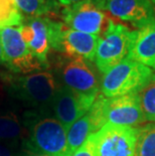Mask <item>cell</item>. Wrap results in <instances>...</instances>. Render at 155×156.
<instances>
[{
    "mask_svg": "<svg viewBox=\"0 0 155 156\" xmlns=\"http://www.w3.org/2000/svg\"><path fill=\"white\" fill-rule=\"evenodd\" d=\"M97 97L96 95L79 94L61 86L55 93L51 109L55 119H58L68 131L76 121L87 114Z\"/></svg>",
    "mask_w": 155,
    "mask_h": 156,
    "instance_id": "11",
    "label": "cell"
},
{
    "mask_svg": "<svg viewBox=\"0 0 155 156\" xmlns=\"http://www.w3.org/2000/svg\"></svg>",
    "mask_w": 155,
    "mask_h": 156,
    "instance_id": "27",
    "label": "cell"
},
{
    "mask_svg": "<svg viewBox=\"0 0 155 156\" xmlns=\"http://www.w3.org/2000/svg\"><path fill=\"white\" fill-rule=\"evenodd\" d=\"M21 14L26 17H41L55 14L58 10V0H15Z\"/></svg>",
    "mask_w": 155,
    "mask_h": 156,
    "instance_id": "17",
    "label": "cell"
},
{
    "mask_svg": "<svg viewBox=\"0 0 155 156\" xmlns=\"http://www.w3.org/2000/svg\"><path fill=\"white\" fill-rule=\"evenodd\" d=\"M4 55H3V49H2V45L1 42H0V64H4Z\"/></svg>",
    "mask_w": 155,
    "mask_h": 156,
    "instance_id": "25",
    "label": "cell"
},
{
    "mask_svg": "<svg viewBox=\"0 0 155 156\" xmlns=\"http://www.w3.org/2000/svg\"><path fill=\"white\" fill-rule=\"evenodd\" d=\"M19 149L0 143V156H18Z\"/></svg>",
    "mask_w": 155,
    "mask_h": 156,
    "instance_id": "22",
    "label": "cell"
},
{
    "mask_svg": "<svg viewBox=\"0 0 155 156\" xmlns=\"http://www.w3.org/2000/svg\"><path fill=\"white\" fill-rule=\"evenodd\" d=\"M58 83L61 86L85 95H99L101 80L93 62L62 55L57 65Z\"/></svg>",
    "mask_w": 155,
    "mask_h": 156,
    "instance_id": "4",
    "label": "cell"
},
{
    "mask_svg": "<svg viewBox=\"0 0 155 156\" xmlns=\"http://www.w3.org/2000/svg\"><path fill=\"white\" fill-rule=\"evenodd\" d=\"M152 69L131 58H124L101 80V93L106 98L138 94L149 82Z\"/></svg>",
    "mask_w": 155,
    "mask_h": 156,
    "instance_id": "3",
    "label": "cell"
},
{
    "mask_svg": "<svg viewBox=\"0 0 155 156\" xmlns=\"http://www.w3.org/2000/svg\"><path fill=\"white\" fill-rule=\"evenodd\" d=\"M136 129L134 156H155V123H148Z\"/></svg>",
    "mask_w": 155,
    "mask_h": 156,
    "instance_id": "18",
    "label": "cell"
},
{
    "mask_svg": "<svg viewBox=\"0 0 155 156\" xmlns=\"http://www.w3.org/2000/svg\"><path fill=\"white\" fill-rule=\"evenodd\" d=\"M62 19L69 28L101 36L109 20L106 0H82L65 7L62 10Z\"/></svg>",
    "mask_w": 155,
    "mask_h": 156,
    "instance_id": "6",
    "label": "cell"
},
{
    "mask_svg": "<svg viewBox=\"0 0 155 156\" xmlns=\"http://www.w3.org/2000/svg\"><path fill=\"white\" fill-rule=\"evenodd\" d=\"M27 139L23 119L12 111H0V143L20 148Z\"/></svg>",
    "mask_w": 155,
    "mask_h": 156,
    "instance_id": "15",
    "label": "cell"
},
{
    "mask_svg": "<svg viewBox=\"0 0 155 156\" xmlns=\"http://www.w3.org/2000/svg\"><path fill=\"white\" fill-rule=\"evenodd\" d=\"M18 156H48V155L41 153V152L34 151L30 148L26 147L24 145H21V147L19 149V152H18Z\"/></svg>",
    "mask_w": 155,
    "mask_h": 156,
    "instance_id": "23",
    "label": "cell"
},
{
    "mask_svg": "<svg viewBox=\"0 0 155 156\" xmlns=\"http://www.w3.org/2000/svg\"><path fill=\"white\" fill-rule=\"evenodd\" d=\"M141 110L146 122L155 123V74L151 76L149 82L138 93Z\"/></svg>",
    "mask_w": 155,
    "mask_h": 156,
    "instance_id": "19",
    "label": "cell"
},
{
    "mask_svg": "<svg viewBox=\"0 0 155 156\" xmlns=\"http://www.w3.org/2000/svg\"><path fill=\"white\" fill-rule=\"evenodd\" d=\"M22 21L15 0H0V26H19Z\"/></svg>",
    "mask_w": 155,
    "mask_h": 156,
    "instance_id": "20",
    "label": "cell"
},
{
    "mask_svg": "<svg viewBox=\"0 0 155 156\" xmlns=\"http://www.w3.org/2000/svg\"><path fill=\"white\" fill-rule=\"evenodd\" d=\"M100 36L84 34L61 23L51 42V49L68 58H83L93 62Z\"/></svg>",
    "mask_w": 155,
    "mask_h": 156,
    "instance_id": "10",
    "label": "cell"
},
{
    "mask_svg": "<svg viewBox=\"0 0 155 156\" xmlns=\"http://www.w3.org/2000/svg\"><path fill=\"white\" fill-rule=\"evenodd\" d=\"M107 12L137 29L155 19V5L151 0H106Z\"/></svg>",
    "mask_w": 155,
    "mask_h": 156,
    "instance_id": "13",
    "label": "cell"
},
{
    "mask_svg": "<svg viewBox=\"0 0 155 156\" xmlns=\"http://www.w3.org/2000/svg\"><path fill=\"white\" fill-rule=\"evenodd\" d=\"M4 64L13 74H31L48 69L28 49L21 37L19 26H0Z\"/></svg>",
    "mask_w": 155,
    "mask_h": 156,
    "instance_id": "7",
    "label": "cell"
},
{
    "mask_svg": "<svg viewBox=\"0 0 155 156\" xmlns=\"http://www.w3.org/2000/svg\"><path fill=\"white\" fill-rule=\"evenodd\" d=\"M103 112L106 124L135 127L146 122L138 98V94H131L116 98L104 96Z\"/></svg>",
    "mask_w": 155,
    "mask_h": 156,
    "instance_id": "12",
    "label": "cell"
},
{
    "mask_svg": "<svg viewBox=\"0 0 155 156\" xmlns=\"http://www.w3.org/2000/svg\"><path fill=\"white\" fill-rule=\"evenodd\" d=\"M128 58L155 69V19L131 31Z\"/></svg>",
    "mask_w": 155,
    "mask_h": 156,
    "instance_id": "14",
    "label": "cell"
},
{
    "mask_svg": "<svg viewBox=\"0 0 155 156\" xmlns=\"http://www.w3.org/2000/svg\"><path fill=\"white\" fill-rule=\"evenodd\" d=\"M131 31L126 25L109 19L103 35L99 39L94 64L105 74L127 58L130 48Z\"/></svg>",
    "mask_w": 155,
    "mask_h": 156,
    "instance_id": "5",
    "label": "cell"
},
{
    "mask_svg": "<svg viewBox=\"0 0 155 156\" xmlns=\"http://www.w3.org/2000/svg\"><path fill=\"white\" fill-rule=\"evenodd\" d=\"M61 22L48 16L26 17L19 25L22 39L28 49L41 64L49 68L48 55L51 49V42Z\"/></svg>",
    "mask_w": 155,
    "mask_h": 156,
    "instance_id": "9",
    "label": "cell"
},
{
    "mask_svg": "<svg viewBox=\"0 0 155 156\" xmlns=\"http://www.w3.org/2000/svg\"><path fill=\"white\" fill-rule=\"evenodd\" d=\"M1 78L7 93L28 109L26 112L47 114L61 87L57 77L47 71L29 75L2 73Z\"/></svg>",
    "mask_w": 155,
    "mask_h": 156,
    "instance_id": "1",
    "label": "cell"
},
{
    "mask_svg": "<svg viewBox=\"0 0 155 156\" xmlns=\"http://www.w3.org/2000/svg\"><path fill=\"white\" fill-rule=\"evenodd\" d=\"M151 1H152V2H153V4L155 5V0H151Z\"/></svg>",
    "mask_w": 155,
    "mask_h": 156,
    "instance_id": "26",
    "label": "cell"
},
{
    "mask_svg": "<svg viewBox=\"0 0 155 156\" xmlns=\"http://www.w3.org/2000/svg\"><path fill=\"white\" fill-rule=\"evenodd\" d=\"M96 132L98 131L89 113L76 121L67 131L68 156L74 155L75 152L85 144L89 137Z\"/></svg>",
    "mask_w": 155,
    "mask_h": 156,
    "instance_id": "16",
    "label": "cell"
},
{
    "mask_svg": "<svg viewBox=\"0 0 155 156\" xmlns=\"http://www.w3.org/2000/svg\"><path fill=\"white\" fill-rule=\"evenodd\" d=\"M137 129L106 124L89 139L96 156H134Z\"/></svg>",
    "mask_w": 155,
    "mask_h": 156,
    "instance_id": "8",
    "label": "cell"
},
{
    "mask_svg": "<svg viewBox=\"0 0 155 156\" xmlns=\"http://www.w3.org/2000/svg\"><path fill=\"white\" fill-rule=\"evenodd\" d=\"M23 122L27 139L22 145L48 156H68L67 129L58 119L44 113L25 112Z\"/></svg>",
    "mask_w": 155,
    "mask_h": 156,
    "instance_id": "2",
    "label": "cell"
},
{
    "mask_svg": "<svg viewBox=\"0 0 155 156\" xmlns=\"http://www.w3.org/2000/svg\"><path fill=\"white\" fill-rule=\"evenodd\" d=\"M82 1V0H58V4L62 6H65V7H68V6L75 4V3H78Z\"/></svg>",
    "mask_w": 155,
    "mask_h": 156,
    "instance_id": "24",
    "label": "cell"
},
{
    "mask_svg": "<svg viewBox=\"0 0 155 156\" xmlns=\"http://www.w3.org/2000/svg\"><path fill=\"white\" fill-rule=\"evenodd\" d=\"M72 156H96L93 145H92V142L90 141V139H88V140L85 142V144L82 146L80 149H78Z\"/></svg>",
    "mask_w": 155,
    "mask_h": 156,
    "instance_id": "21",
    "label": "cell"
}]
</instances>
